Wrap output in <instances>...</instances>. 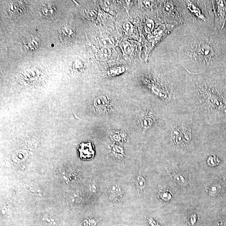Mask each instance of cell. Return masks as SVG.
<instances>
[{
    "mask_svg": "<svg viewBox=\"0 0 226 226\" xmlns=\"http://www.w3.org/2000/svg\"><path fill=\"white\" fill-rule=\"evenodd\" d=\"M217 30L182 25L167 38V63L183 68L188 73L213 72L219 57Z\"/></svg>",
    "mask_w": 226,
    "mask_h": 226,
    "instance_id": "1",
    "label": "cell"
},
{
    "mask_svg": "<svg viewBox=\"0 0 226 226\" xmlns=\"http://www.w3.org/2000/svg\"><path fill=\"white\" fill-rule=\"evenodd\" d=\"M213 76V72L186 75V109L207 127L216 115L226 114V101Z\"/></svg>",
    "mask_w": 226,
    "mask_h": 226,
    "instance_id": "2",
    "label": "cell"
},
{
    "mask_svg": "<svg viewBox=\"0 0 226 226\" xmlns=\"http://www.w3.org/2000/svg\"><path fill=\"white\" fill-rule=\"evenodd\" d=\"M184 25L201 28L215 29L212 1H178Z\"/></svg>",
    "mask_w": 226,
    "mask_h": 226,
    "instance_id": "3",
    "label": "cell"
},
{
    "mask_svg": "<svg viewBox=\"0 0 226 226\" xmlns=\"http://www.w3.org/2000/svg\"><path fill=\"white\" fill-rule=\"evenodd\" d=\"M158 121V113L155 108H145L140 118V125L143 132H148L153 129Z\"/></svg>",
    "mask_w": 226,
    "mask_h": 226,
    "instance_id": "4",
    "label": "cell"
},
{
    "mask_svg": "<svg viewBox=\"0 0 226 226\" xmlns=\"http://www.w3.org/2000/svg\"><path fill=\"white\" fill-rule=\"evenodd\" d=\"M215 15V29L221 31L226 20V1H212Z\"/></svg>",
    "mask_w": 226,
    "mask_h": 226,
    "instance_id": "5",
    "label": "cell"
},
{
    "mask_svg": "<svg viewBox=\"0 0 226 226\" xmlns=\"http://www.w3.org/2000/svg\"><path fill=\"white\" fill-rule=\"evenodd\" d=\"M80 158L85 160H88L93 158L94 150L93 143L91 142L81 143L78 149Z\"/></svg>",
    "mask_w": 226,
    "mask_h": 226,
    "instance_id": "6",
    "label": "cell"
},
{
    "mask_svg": "<svg viewBox=\"0 0 226 226\" xmlns=\"http://www.w3.org/2000/svg\"><path fill=\"white\" fill-rule=\"evenodd\" d=\"M75 34L74 29L70 26H63L60 29V38L65 44L68 43L73 39Z\"/></svg>",
    "mask_w": 226,
    "mask_h": 226,
    "instance_id": "7",
    "label": "cell"
},
{
    "mask_svg": "<svg viewBox=\"0 0 226 226\" xmlns=\"http://www.w3.org/2000/svg\"><path fill=\"white\" fill-rule=\"evenodd\" d=\"M23 43L29 50L35 51L39 47L40 40L36 36L31 35L25 38Z\"/></svg>",
    "mask_w": 226,
    "mask_h": 226,
    "instance_id": "8",
    "label": "cell"
},
{
    "mask_svg": "<svg viewBox=\"0 0 226 226\" xmlns=\"http://www.w3.org/2000/svg\"><path fill=\"white\" fill-rule=\"evenodd\" d=\"M94 103L95 108L98 111L103 112L108 107V101L105 96H101L98 97L95 100Z\"/></svg>",
    "mask_w": 226,
    "mask_h": 226,
    "instance_id": "9",
    "label": "cell"
},
{
    "mask_svg": "<svg viewBox=\"0 0 226 226\" xmlns=\"http://www.w3.org/2000/svg\"><path fill=\"white\" fill-rule=\"evenodd\" d=\"M109 199L112 201L119 200L122 197L120 188L116 186L111 187L109 190Z\"/></svg>",
    "mask_w": 226,
    "mask_h": 226,
    "instance_id": "10",
    "label": "cell"
},
{
    "mask_svg": "<svg viewBox=\"0 0 226 226\" xmlns=\"http://www.w3.org/2000/svg\"><path fill=\"white\" fill-rule=\"evenodd\" d=\"M125 71V68L121 66H116L109 68L107 72L108 75L110 76H114L122 73Z\"/></svg>",
    "mask_w": 226,
    "mask_h": 226,
    "instance_id": "11",
    "label": "cell"
},
{
    "mask_svg": "<svg viewBox=\"0 0 226 226\" xmlns=\"http://www.w3.org/2000/svg\"><path fill=\"white\" fill-rule=\"evenodd\" d=\"M135 184L138 190H142L145 188L146 184L144 178L139 175L136 177L135 179Z\"/></svg>",
    "mask_w": 226,
    "mask_h": 226,
    "instance_id": "12",
    "label": "cell"
},
{
    "mask_svg": "<svg viewBox=\"0 0 226 226\" xmlns=\"http://www.w3.org/2000/svg\"><path fill=\"white\" fill-rule=\"evenodd\" d=\"M18 5H19L16 3H13L10 5L8 8V11L11 14L15 15H18L21 14V11H22L21 9L22 8L21 6L19 5L18 6Z\"/></svg>",
    "mask_w": 226,
    "mask_h": 226,
    "instance_id": "13",
    "label": "cell"
},
{
    "mask_svg": "<svg viewBox=\"0 0 226 226\" xmlns=\"http://www.w3.org/2000/svg\"><path fill=\"white\" fill-rule=\"evenodd\" d=\"M54 6L52 5H44L42 8L43 13L46 16L52 15L55 11Z\"/></svg>",
    "mask_w": 226,
    "mask_h": 226,
    "instance_id": "14",
    "label": "cell"
},
{
    "mask_svg": "<svg viewBox=\"0 0 226 226\" xmlns=\"http://www.w3.org/2000/svg\"><path fill=\"white\" fill-rule=\"evenodd\" d=\"M144 28L145 32L147 33H149L151 32L154 28V21H153V19H147L144 24Z\"/></svg>",
    "mask_w": 226,
    "mask_h": 226,
    "instance_id": "15",
    "label": "cell"
},
{
    "mask_svg": "<svg viewBox=\"0 0 226 226\" xmlns=\"http://www.w3.org/2000/svg\"><path fill=\"white\" fill-rule=\"evenodd\" d=\"M122 28L125 33L127 35H130L132 33L133 30V26L132 23L129 21H126L123 23Z\"/></svg>",
    "mask_w": 226,
    "mask_h": 226,
    "instance_id": "16",
    "label": "cell"
},
{
    "mask_svg": "<svg viewBox=\"0 0 226 226\" xmlns=\"http://www.w3.org/2000/svg\"><path fill=\"white\" fill-rule=\"evenodd\" d=\"M159 196L160 199L164 201H169L171 199V197H172L171 194L166 190L159 191Z\"/></svg>",
    "mask_w": 226,
    "mask_h": 226,
    "instance_id": "17",
    "label": "cell"
},
{
    "mask_svg": "<svg viewBox=\"0 0 226 226\" xmlns=\"http://www.w3.org/2000/svg\"><path fill=\"white\" fill-rule=\"evenodd\" d=\"M174 179L178 184L182 185L187 184V181L185 177L181 174L175 175Z\"/></svg>",
    "mask_w": 226,
    "mask_h": 226,
    "instance_id": "18",
    "label": "cell"
},
{
    "mask_svg": "<svg viewBox=\"0 0 226 226\" xmlns=\"http://www.w3.org/2000/svg\"><path fill=\"white\" fill-rule=\"evenodd\" d=\"M102 56L104 59L107 60L110 57L111 54V51L110 48H103L101 50Z\"/></svg>",
    "mask_w": 226,
    "mask_h": 226,
    "instance_id": "19",
    "label": "cell"
},
{
    "mask_svg": "<svg viewBox=\"0 0 226 226\" xmlns=\"http://www.w3.org/2000/svg\"><path fill=\"white\" fill-rule=\"evenodd\" d=\"M100 44L102 46L103 48H110L112 47L113 45V42L109 39H104L100 42Z\"/></svg>",
    "mask_w": 226,
    "mask_h": 226,
    "instance_id": "20",
    "label": "cell"
},
{
    "mask_svg": "<svg viewBox=\"0 0 226 226\" xmlns=\"http://www.w3.org/2000/svg\"><path fill=\"white\" fill-rule=\"evenodd\" d=\"M219 163V160L215 155L210 156L207 160L208 165L210 166H217Z\"/></svg>",
    "mask_w": 226,
    "mask_h": 226,
    "instance_id": "21",
    "label": "cell"
},
{
    "mask_svg": "<svg viewBox=\"0 0 226 226\" xmlns=\"http://www.w3.org/2000/svg\"><path fill=\"white\" fill-rule=\"evenodd\" d=\"M143 3L144 6L147 8H151L154 5L153 1H143Z\"/></svg>",
    "mask_w": 226,
    "mask_h": 226,
    "instance_id": "22",
    "label": "cell"
},
{
    "mask_svg": "<svg viewBox=\"0 0 226 226\" xmlns=\"http://www.w3.org/2000/svg\"><path fill=\"white\" fill-rule=\"evenodd\" d=\"M83 65L82 64V62L80 60H77L74 63V67L75 69L77 70L82 69L83 67Z\"/></svg>",
    "mask_w": 226,
    "mask_h": 226,
    "instance_id": "23",
    "label": "cell"
},
{
    "mask_svg": "<svg viewBox=\"0 0 226 226\" xmlns=\"http://www.w3.org/2000/svg\"><path fill=\"white\" fill-rule=\"evenodd\" d=\"M192 217L193 218H190V222H191V223L193 224H194V223L196 222L197 218H196V215H193Z\"/></svg>",
    "mask_w": 226,
    "mask_h": 226,
    "instance_id": "24",
    "label": "cell"
}]
</instances>
